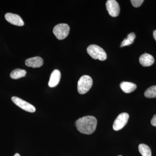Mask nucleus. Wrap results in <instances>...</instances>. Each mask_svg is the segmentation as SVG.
<instances>
[{
    "label": "nucleus",
    "mask_w": 156,
    "mask_h": 156,
    "mask_svg": "<svg viewBox=\"0 0 156 156\" xmlns=\"http://www.w3.org/2000/svg\"><path fill=\"white\" fill-rule=\"evenodd\" d=\"M144 95L147 98L156 97V86H152L148 88L144 92Z\"/></svg>",
    "instance_id": "obj_16"
},
{
    "label": "nucleus",
    "mask_w": 156,
    "mask_h": 156,
    "mask_svg": "<svg viewBox=\"0 0 156 156\" xmlns=\"http://www.w3.org/2000/svg\"><path fill=\"white\" fill-rule=\"evenodd\" d=\"M14 156H20V155L19 154L17 153L15 154Z\"/></svg>",
    "instance_id": "obj_20"
},
{
    "label": "nucleus",
    "mask_w": 156,
    "mask_h": 156,
    "mask_svg": "<svg viewBox=\"0 0 156 156\" xmlns=\"http://www.w3.org/2000/svg\"><path fill=\"white\" fill-rule=\"evenodd\" d=\"M97 125V119L92 116H87L80 118L76 122L77 129L83 134H92L95 131Z\"/></svg>",
    "instance_id": "obj_1"
},
{
    "label": "nucleus",
    "mask_w": 156,
    "mask_h": 156,
    "mask_svg": "<svg viewBox=\"0 0 156 156\" xmlns=\"http://www.w3.org/2000/svg\"><path fill=\"white\" fill-rule=\"evenodd\" d=\"M144 0H131V2L133 6L135 8H138L144 2Z\"/></svg>",
    "instance_id": "obj_17"
},
{
    "label": "nucleus",
    "mask_w": 156,
    "mask_h": 156,
    "mask_svg": "<svg viewBox=\"0 0 156 156\" xmlns=\"http://www.w3.org/2000/svg\"><path fill=\"white\" fill-rule=\"evenodd\" d=\"M61 78V73L58 69L53 71L50 76L48 85L51 88L56 87L59 83Z\"/></svg>",
    "instance_id": "obj_10"
},
{
    "label": "nucleus",
    "mask_w": 156,
    "mask_h": 156,
    "mask_svg": "<svg viewBox=\"0 0 156 156\" xmlns=\"http://www.w3.org/2000/svg\"><path fill=\"white\" fill-rule=\"evenodd\" d=\"M5 18L7 21L13 25L18 26H23L24 25V22L22 18L17 14L8 13L5 15Z\"/></svg>",
    "instance_id": "obj_8"
},
{
    "label": "nucleus",
    "mask_w": 156,
    "mask_h": 156,
    "mask_svg": "<svg viewBox=\"0 0 156 156\" xmlns=\"http://www.w3.org/2000/svg\"><path fill=\"white\" fill-rule=\"evenodd\" d=\"M139 62L143 66L147 67L154 64V59L152 55L145 53L140 57Z\"/></svg>",
    "instance_id": "obj_11"
},
{
    "label": "nucleus",
    "mask_w": 156,
    "mask_h": 156,
    "mask_svg": "<svg viewBox=\"0 0 156 156\" xmlns=\"http://www.w3.org/2000/svg\"></svg>",
    "instance_id": "obj_21"
},
{
    "label": "nucleus",
    "mask_w": 156,
    "mask_h": 156,
    "mask_svg": "<svg viewBox=\"0 0 156 156\" xmlns=\"http://www.w3.org/2000/svg\"><path fill=\"white\" fill-rule=\"evenodd\" d=\"M151 124L153 126L156 127V114L154 115L151 120Z\"/></svg>",
    "instance_id": "obj_18"
},
{
    "label": "nucleus",
    "mask_w": 156,
    "mask_h": 156,
    "mask_svg": "<svg viewBox=\"0 0 156 156\" xmlns=\"http://www.w3.org/2000/svg\"><path fill=\"white\" fill-rule=\"evenodd\" d=\"M120 87L122 90L126 93H131L136 88V84L128 82H123L120 84Z\"/></svg>",
    "instance_id": "obj_12"
},
{
    "label": "nucleus",
    "mask_w": 156,
    "mask_h": 156,
    "mask_svg": "<svg viewBox=\"0 0 156 156\" xmlns=\"http://www.w3.org/2000/svg\"><path fill=\"white\" fill-rule=\"evenodd\" d=\"M136 37L134 33H131L128 35V37L126 39H124V41L121 44V47H125L131 44L134 42V39Z\"/></svg>",
    "instance_id": "obj_15"
},
{
    "label": "nucleus",
    "mask_w": 156,
    "mask_h": 156,
    "mask_svg": "<svg viewBox=\"0 0 156 156\" xmlns=\"http://www.w3.org/2000/svg\"><path fill=\"white\" fill-rule=\"evenodd\" d=\"M138 150L142 156H151V151L149 147L146 144H140L138 146Z\"/></svg>",
    "instance_id": "obj_14"
},
{
    "label": "nucleus",
    "mask_w": 156,
    "mask_h": 156,
    "mask_svg": "<svg viewBox=\"0 0 156 156\" xmlns=\"http://www.w3.org/2000/svg\"><path fill=\"white\" fill-rule=\"evenodd\" d=\"M107 10L109 14L113 17L119 16L120 13V7L117 1L115 0H108L106 3Z\"/></svg>",
    "instance_id": "obj_7"
},
{
    "label": "nucleus",
    "mask_w": 156,
    "mask_h": 156,
    "mask_svg": "<svg viewBox=\"0 0 156 156\" xmlns=\"http://www.w3.org/2000/svg\"><path fill=\"white\" fill-rule=\"evenodd\" d=\"M129 115L126 112L120 114L115 120L113 125V128L115 131H118L122 129L128 122Z\"/></svg>",
    "instance_id": "obj_5"
},
{
    "label": "nucleus",
    "mask_w": 156,
    "mask_h": 156,
    "mask_svg": "<svg viewBox=\"0 0 156 156\" xmlns=\"http://www.w3.org/2000/svg\"><path fill=\"white\" fill-rule=\"evenodd\" d=\"M93 84V81L90 76H82L78 82V92L80 94H85L90 90Z\"/></svg>",
    "instance_id": "obj_3"
},
{
    "label": "nucleus",
    "mask_w": 156,
    "mask_h": 156,
    "mask_svg": "<svg viewBox=\"0 0 156 156\" xmlns=\"http://www.w3.org/2000/svg\"><path fill=\"white\" fill-rule=\"evenodd\" d=\"M43 64L44 60L43 58L39 56L29 58L25 61V64L27 66L34 68L41 67L43 66Z\"/></svg>",
    "instance_id": "obj_9"
},
{
    "label": "nucleus",
    "mask_w": 156,
    "mask_h": 156,
    "mask_svg": "<svg viewBox=\"0 0 156 156\" xmlns=\"http://www.w3.org/2000/svg\"><path fill=\"white\" fill-rule=\"evenodd\" d=\"M69 26L66 23H60L55 26L53 29V33L58 40L65 39L69 34Z\"/></svg>",
    "instance_id": "obj_4"
},
{
    "label": "nucleus",
    "mask_w": 156,
    "mask_h": 156,
    "mask_svg": "<svg viewBox=\"0 0 156 156\" xmlns=\"http://www.w3.org/2000/svg\"><path fill=\"white\" fill-rule=\"evenodd\" d=\"M87 53L92 58L104 61L106 59L107 54L102 48L96 45H91L87 49Z\"/></svg>",
    "instance_id": "obj_2"
},
{
    "label": "nucleus",
    "mask_w": 156,
    "mask_h": 156,
    "mask_svg": "<svg viewBox=\"0 0 156 156\" xmlns=\"http://www.w3.org/2000/svg\"><path fill=\"white\" fill-rule=\"evenodd\" d=\"M153 36L155 40V41H156V30L154 31Z\"/></svg>",
    "instance_id": "obj_19"
},
{
    "label": "nucleus",
    "mask_w": 156,
    "mask_h": 156,
    "mask_svg": "<svg viewBox=\"0 0 156 156\" xmlns=\"http://www.w3.org/2000/svg\"><path fill=\"white\" fill-rule=\"evenodd\" d=\"M11 100L17 106L26 111L31 113L34 112L36 111L34 105L19 98L14 96L11 98Z\"/></svg>",
    "instance_id": "obj_6"
},
{
    "label": "nucleus",
    "mask_w": 156,
    "mask_h": 156,
    "mask_svg": "<svg viewBox=\"0 0 156 156\" xmlns=\"http://www.w3.org/2000/svg\"><path fill=\"white\" fill-rule=\"evenodd\" d=\"M26 73L27 72L25 70L17 69L12 71L10 74V77L11 79L17 80L25 76Z\"/></svg>",
    "instance_id": "obj_13"
}]
</instances>
